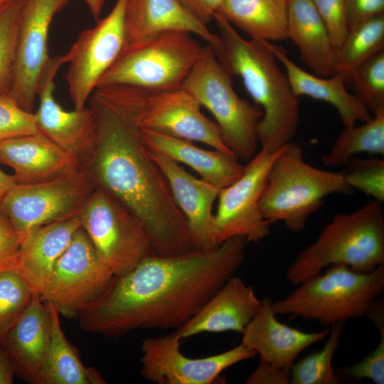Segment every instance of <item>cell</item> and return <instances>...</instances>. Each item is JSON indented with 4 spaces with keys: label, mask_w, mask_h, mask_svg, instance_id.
Returning <instances> with one entry per match:
<instances>
[{
    "label": "cell",
    "mask_w": 384,
    "mask_h": 384,
    "mask_svg": "<svg viewBox=\"0 0 384 384\" xmlns=\"http://www.w3.org/2000/svg\"><path fill=\"white\" fill-rule=\"evenodd\" d=\"M0 162L13 169L17 184L51 181L82 169L73 156L40 132L0 142Z\"/></svg>",
    "instance_id": "obj_21"
},
{
    "label": "cell",
    "mask_w": 384,
    "mask_h": 384,
    "mask_svg": "<svg viewBox=\"0 0 384 384\" xmlns=\"http://www.w3.org/2000/svg\"><path fill=\"white\" fill-rule=\"evenodd\" d=\"M97 21L101 14L105 0H83Z\"/></svg>",
    "instance_id": "obj_46"
},
{
    "label": "cell",
    "mask_w": 384,
    "mask_h": 384,
    "mask_svg": "<svg viewBox=\"0 0 384 384\" xmlns=\"http://www.w3.org/2000/svg\"><path fill=\"white\" fill-rule=\"evenodd\" d=\"M11 1H12V0H0V7H1L2 6H4V4L9 3Z\"/></svg>",
    "instance_id": "obj_47"
},
{
    "label": "cell",
    "mask_w": 384,
    "mask_h": 384,
    "mask_svg": "<svg viewBox=\"0 0 384 384\" xmlns=\"http://www.w3.org/2000/svg\"><path fill=\"white\" fill-rule=\"evenodd\" d=\"M353 191L341 172L309 164L301 147L290 142L271 166L260 206L270 224L282 222L289 231L299 233L325 198L333 194L351 196Z\"/></svg>",
    "instance_id": "obj_7"
},
{
    "label": "cell",
    "mask_w": 384,
    "mask_h": 384,
    "mask_svg": "<svg viewBox=\"0 0 384 384\" xmlns=\"http://www.w3.org/2000/svg\"><path fill=\"white\" fill-rule=\"evenodd\" d=\"M213 19L219 43L213 49L227 72L238 76L262 117L257 134L262 149L275 152L291 142L299 119V99L267 42L244 38L220 13Z\"/></svg>",
    "instance_id": "obj_3"
},
{
    "label": "cell",
    "mask_w": 384,
    "mask_h": 384,
    "mask_svg": "<svg viewBox=\"0 0 384 384\" xmlns=\"http://www.w3.org/2000/svg\"><path fill=\"white\" fill-rule=\"evenodd\" d=\"M334 265L368 273L384 265L383 203L370 200L350 213H338L289 265L286 278L294 285Z\"/></svg>",
    "instance_id": "obj_4"
},
{
    "label": "cell",
    "mask_w": 384,
    "mask_h": 384,
    "mask_svg": "<svg viewBox=\"0 0 384 384\" xmlns=\"http://www.w3.org/2000/svg\"><path fill=\"white\" fill-rule=\"evenodd\" d=\"M324 270L284 298L272 301L274 314L316 321L323 326L370 317L384 291V265L368 273L343 265Z\"/></svg>",
    "instance_id": "obj_6"
},
{
    "label": "cell",
    "mask_w": 384,
    "mask_h": 384,
    "mask_svg": "<svg viewBox=\"0 0 384 384\" xmlns=\"http://www.w3.org/2000/svg\"><path fill=\"white\" fill-rule=\"evenodd\" d=\"M14 371L4 351L0 348V384L13 383Z\"/></svg>",
    "instance_id": "obj_44"
},
{
    "label": "cell",
    "mask_w": 384,
    "mask_h": 384,
    "mask_svg": "<svg viewBox=\"0 0 384 384\" xmlns=\"http://www.w3.org/2000/svg\"><path fill=\"white\" fill-rule=\"evenodd\" d=\"M89 100L96 119L97 137L93 154L85 169L95 186L139 219L156 255L194 250L186 220L137 130L94 95Z\"/></svg>",
    "instance_id": "obj_2"
},
{
    "label": "cell",
    "mask_w": 384,
    "mask_h": 384,
    "mask_svg": "<svg viewBox=\"0 0 384 384\" xmlns=\"http://www.w3.org/2000/svg\"><path fill=\"white\" fill-rule=\"evenodd\" d=\"M137 130L147 149L178 164H186L198 174L201 179L220 188L233 183L243 172L244 166L233 155L216 149H204L191 141L168 134Z\"/></svg>",
    "instance_id": "obj_26"
},
{
    "label": "cell",
    "mask_w": 384,
    "mask_h": 384,
    "mask_svg": "<svg viewBox=\"0 0 384 384\" xmlns=\"http://www.w3.org/2000/svg\"><path fill=\"white\" fill-rule=\"evenodd\" d=\"M35 294L16 270L0 272V340Z\"/></svg>",
    "instance_id": "obj_35"
},
{
    "label": "cell",
    "mask_w": 384,
    "mask_h": 384,
    "mask_svg": "<svg viewBox=\"0 0 384 384\" xmlns=\"http://www.w3.org/2000/svg\"><path fill=\"white\" fill-rule=\"evenodd\" d=\"M267 45L283 66L297 96H306L331 105L344 127H353L357 122H365L372 117L362 100L347 90L343 75L335 73L330 77H321L309 73L296 65L281 46L270 42Z\"/></svg>",
    "instance_id": "obj_25"
},
{
    "label": "cell",
    "mask_w": 384,
    "mask_h": 384,
    "mask_svg": "<svg viewBox=\"0 0 384 384\" xmlns=\"http://www.w3.org/2000/svg\"><path fill=\"white\" fill-rule=\"evenodd\" d=\"M127 1L117 0L95 26L81 31L65 53L69 64L65 79L76 109L85 107L100 80L126 46Z\"/></svg>",
    "instance_id": "obj_13"
},
{
    "label": "cell",
    "mask_w": 384,
    "mask_h": 384,
    "mask_svg": "<svg viewBox=\"0 0 384 384\" xmlns=\"http://www.w3.org/2000/svg\"><path fill=\"white\" fill-rule=\"evenodd\" d=\"M23 238L8 218L0 213V272L16 271L18 250Z\"/></svg>",
    "instance_id": "obj_40"
},
{
    "label": "cell",
    "mask_w": 384,
    "mask_h": 384,
    "mask_svg": "<svg viewBox=\"0 0 384 384\" xmlns=\"http://www.w3.org/2000/svg\"><path fill=\"white\" fill-rule=\"evenodd\" d=\"M377 347L358 363L338 370L344 377L353 380L369 379L375 384L384 383V328L380 329Z\"/></svg>",
    "instance_id": "obj_39"
},
{
    "label": "cell",
    "mask_w": 384,
    "mask_h": 384,
    "mask_svg": "<svg viewBox=\"0 0 384 384\" xmlns=\"http://www.w3.org/2000/svg\"><path fill=\"white\" fill-rule=\"evenodd\" d=\"M95 188L85 169L51 181L16 183L4 198L0 213L24 237L43 225L78 215Z\"/></svg>",
    "instance_id": "obj_11"
},
{
    "label": "cell",
    "mask_w": 384,
    "mask_h": 384,
    "mask_svg": "<svg viewBox=\"0 0 384 384\" xmlns=\"http://www.w3.org/2000/svg\"><path fill=\"white\" fill-rule=\"evenodd\" d=\"M341 171L347 185L373 200L384 201V161L378 157H351Z\"/></svg>",
    "instance_id": "obj_36"
},
{
    "label": "cell",
    "mask_w": 384,
    "mask_h": 384,
    "mask_svg": "<svg viewBox=\"0 0 384 384\" xmlns=\"http://www.w3.org/2000/svg\"><path fill=\"white\" fill-rule=\"evenodd\" d=\"M289 0H223L218 12L250 38L270 42L287 38Z\"/></svg>",
    "instance_id": "obj_28"
},
{
    "label": "cell",
    "mask_w": 384,
    "mask_h": 384,
    "mask_svg": "<svg viewBox=\"0 0 384 384\" xmlns=\"http://www.w3.org/2000/svg\"><path fill=\"white\" fill-rule=\"evenodd\" d=\"M81 226L79 215L40 228L26 234L21 243L16 271L35 294L47 288L55 265Z\"/></svg>",
    "instance_id": "obj_24"
},
{
    "label": "cell",
    "mask_w": 384,
    "mask_h": 384,
    "mask_svg": "<svg viewBox=\"0 0 384 384\" xmlns=\"http://www.w3.org/2000/svg\"><path fill=\"white\" fill-rule=\"evenodd\" d=\"M231 77L213 48L206 46L182 88L212 114L224 143L234 156L249 161L257 152V129L262 111L238 96Z\"/></svg>",
    "instance_id": "obj_8"
},
{
    "label": "cell",
    "mask_w": 384,
    "mask_h": 384,
    "mask_svg": "<svg viewBox=\"0 0 384 384\" xmlns=\"http://www.w3.org/2000/svg\"><path fill=\"white\" fill-rule=\"evenodd\" d=\"M68 0H23L9 95L33 112L38 87L50 58L48 41L52 21Z\"/></svg>",
    "instance_id": "obj_16"
},
{
    "label": "cell",
    "mask_w": 384,
    "mask_h": 384,
    "mask_svg": "<svg viewBox=\"0 0 384 384\" xmlns=\"http://www.w3.org/2000/svg\"><path fill=\"white\" fill-rule=\"evenodd\" d=\"M363 153L384 155V111L359 127H343L321 161L326 166L343 167L351 157Z\"/></svg>",
    "instance_id": "obj_30"
},
{
    "label": "cell",
    "mask_w": 384,
    "mask_h": 384,
    "mask_svg": "<svg viewBox=\"0 0 384 384\" xmlns=\"http://www.w3.org/2000/svg\"><path fill=\"white\" fill-rule=\"evenodd\" d=\"M199 21L208 25L214 17L223 0H178Z\"/></svg>",
    "instance_id": "obj_43"
},
{
    "label": "cell",
    "mask_w": 384,
    "mask_h": 384,
    "mask_svg": "<svg viewBox=\"0 0 384 384\" xmlns=\"http://www.w3.org/2000/svg\"><path fill=\"white\" fill-rule=\"evenodd\" d=\"M282 148L275 152L261 148L244 166L242 175L221 188L214 213L216 246L234 237L256 242L269 235L271 224L264 218L260 203L271 166Z\"/></svg>",
    "instance_id": "obj_12"
},
{
    "label": "cell",
    "mask_w": 384,
    "mask_h": 384,
    "mask_svg": "<svg viewBox=\"0 0 384 384\" xmlns=\"http://www.w3.org/2000/svg\"><path fill=\"white\" fill-rule=\"evenodd\" d=\"M125 26V47L169 31L189 33L213 49L219 43L218 33L212 32L178 0H127Z\"/></svg>",
    "instance_id": "obj_23"
},
{
    "label": "cell",
    "mask_w": 384,
    "mask_h": 384,
    "mask_svg": "<svg viewBox=\"0 0 384 384\" xmlns=\"http://www.w3.org/2000/svg\"><path fill=\"white\" fill-rule=\"evenodd\" d=\"M287 38L297 47L303 62L314 75L335 74V49L312 0H289Z\"/></svg>",
    "instance_id": "obj_27"
},
{
    "label": "cell",
    "mask_w": 384,
    "mask_h": 384,
    "mask_svg": "<svg viewBox=\"0 0 384 384\" xmlns=\"http://www.w3.org/2000/svg\"><path fill=\"white\" fill-rule=\"evenodd\" d=\"M383 48L384 14L351 26L335 52V73H341L347 80L353 70Z\"/></svg>",
    "instance_id": "obj_31"
},
{
    "label": "cell",
    "mask_w": 384,
    "mask_h": 384,
    "mask_svg": "<svg viewBox=\"0 0 384 384\" xmlns=\"http://www.w3.org/2000/svg\"><path fill=\"white\" fill-rule=\"evenodd\" d=\"M113 277L80 226L58 260L50 281L40 297L60 314L78 316L105 292Z\"/></svg>",
    "instance_id": "obj_14"
},
{
    "label": "cell",
    "mask_w": 384,
    "mask_h": 384,
    "mask_svg": "<svg viewBox=\"0 0 384 384\" xmlns=\"http://www.w3.org/2000/svg\"><path fill=\"white\" fill-rule=\"evenodd\" d=\"M182 338L175 332L142 341L141 375L157 384H212L227 368L252 359L257 353L242 343L203 358H189L181 351Z\"/></svg>",
    "instance_id": "obj_15"
},
{
    "label": "cell",
    "mask_w": 384,
    "mask_h": 384,
    "mask_svg": "<svg viewBox=\"0 0 384 384\" xmlns=\"http://www.w3.org/2000/svg\"><path fill=\"white\" fill-rule=\"evenodd\" d=\"M65 63V54L50 58L38 87L39 104L33 115L38 131L73 156L85 169L95 148L96 119L90 107L68 111L56 101L55 78Z\"/></svg>",
    "instance_id": "obj_17"
},
{
    "label": "cell",
    "mask_w": 384,
    "mask_h": 384,
    "mask_svg": "<svg viewBox=\"0 0 384 384\" xmlns=\"http://www.w3.org/2000/svg\"><path fill=\"white\" fill-rule=\"evenodd\" d=\"M80 225L114 277L156 255L144 224L117 200L97 187L83 205Z\"/></svg>",
    "instance_id": "obj_10"
},
{
    "label": "cell",
    "mask_w": 384,
    "mask_h": 384,
    "mask_svg": "<svg viewBox=\"0 0 384 384\" xmlns=\"http://www.w3.org/2000/svg\"><path fill=\"white\" fill-rule=\"evenodd\" d=\"M148 151L165 176L173 198L186 220L193 248L209 250L217 247L213 240V208L221 188L196 178L170 158Z\"/></svg>",
    "instance_id": "obj_18"
},
{
    "label": "cell",
    "mask_w": 384,
    "mask_h": 384,
    "mask_svg": "<svg viewBox=\"0 0 384 384\" xmlns=\"http://www.w3.org/2000/svg\"><path fill=\"white\" fill-rule=\"evenodd\" d=\"M51 334L47 304L34 294L0 343L14 373L23 380L39 384Z\"/></svg>",
    "instance_id": "obj_19"
},
{
    "label": "cell",
    "mask_w": 384,
    "mask_h": 384,
    "mask_svg": "<svg viewBox=\"0 0 384 384\" xmlns=\"http://www.w3.org/2000/svg\"><path fill=\"white\" fill-rule=\"evenodd\" d=\"M203 46L193 35L169 31L126 46L97 85L174 90L182 85Z\"/></svg>",
    "instance_id": "obj_9"
},
{
    "label": "cell",
    "mask_w": 384,
    "mask_h": 384,
    "mask_svg": "<svg viewBox=\"0 0 384 384\" xmlns=\"http://www.w3.org/2000/svg\"><path fill=\"white\" fill-rule=\"evenodd\" d=\"M272 309V300H261L260 308L242 332V341L255 351L260 360L277 367L290 369L305 349L325 339L330 329L305 332L279 321Z\"/></svg>",
    "instance_id": "obj_20"
},
{
    "label": "cell",
    "mask_w": 384,
    "mask_h": 384,
    "mask_svg": "<svg viewBox=\"0 0 384 384\" xmlns=\"http://www.w3.org/2000/svg\"><path fill=\"white\" fill-rule=\"evenodd\" d=\"M290 369L277 367L260 360L255 370L248 376L247 384H288L290 383Z\"/></svg>",
    "instance_id": "obj_41"
},
{
    "label": "cell",
    "mask_w": 384,
    "mask_h": 384,
    "mask_svg": "<svg viewBox=\"0 0 384 384\" xmlns=\"http://www.w3.org/2000/svg\"><path fill=\"white\" fill-rule=\"evenodd\" d=\"M246 242L234 237L209 250L146 258L80 312L81 328L110 336L178 329L242 265Z\"/></svg>",
    "instance_id": "obj_1"
},
{
    "label": "cell",
    "mask_w": 384,
    "mask_h": 384,
    "mask_svg": "<svg viewBox=\"0 0 384 384\" xmlns=\"http://www.w3.org/2000/svg\"><path fill=\"white\" fill-rule=\"evenodd\" d=\"M343 324L331 326L323 348L295 361L290 368L292 384H339L341 380L332 366L333 357L338 346Z\"/></svg>",
    "instance_id": "obj_32"
},
{
    "label": "cell",
    "mask_w": 384,
    "mask_h": 384,
    "mask_svg": "<svg viewBox=\"0 0 384 384\" xmlns=\"http://www.w3.org/2000/svg\"><path fill=\"white\" fill-rule=\"evenodd\" d=\"M92 94L138 130L201 142L234 156L224 143L215 122L201 112L198 102L182 87L148 90L105 85L97 87Z\"/></svg>",
    "instance_id": "obj_5"
},
{
    "label": "cell",
    "mask_w": 384,
    "mask_h": 384,
    "mask_svg": "<svg viewBox=\"0 0 384 384\" xmlns=\"http://www.w3.org/2000/svg\"><path fill=\"white\" fill-rule=\"evenodd\" d=\"M336 49L348 32L347 0H312Z\"/></svg>",
    "instance_id": "obj_38"
},
{
    "label": "cell",
    "mask_w": 384,
    "mask_h": 384,
    "mask_svg": "<svg viewBox=\"0 0 384 384\" xmlns=\"http://www.w3.org/2000/svg\"><path fill=\"white\" fill-rule=\"evenodd\" d=\"M22 2L12 0L0 7V93L11 87Z\"/></svg>",
    "instance_id": "obj_34"
},
{
    "label": "cell",
    "mask_w": 384,
    "mask_h": 384,
    "mask_svg": "<svg viewBox=\"0 0 384 384\" xmlns=\"http://www.w3.org/2000/svg\"><path fill=\"white\" fill-rule=\"evenodd\" d=\"M346 81L372 114L384 111V50L353 70Z\"/></svg>",
    "instance_id": "obj_33"
},
{
    "label": "cell",
    "mask_w": 384,
    "mask_h": 384,
    "mask_svg": "<svg viewBox=\"0 0 384 384\" xmlns=\"http://www.w3.org/2000/svg\"><path fill=\"white\" fill-rule=\"evenodd\" d=\"M46 304L50 314L51 334L39 384L106 383L99 372L83 365L63 331L59 311Z\"/></svg>",
    "instance_id": "obj_29"
},
{
    "label": "cell",
    "mask_w": 384,
    "mask_h": 384,
    "mask_svg": "<svg viewBox=\"0 0 384 384\" xmlns=\"http://www.w3.org/2000/svg\"><path fill=\"white\" fill-rule=\"evenodd\" d=\"M38 132L33 112L23 109L9 93H0V142Z\"/></svg>",
    "instance_id": "obj_37"
},
{
    "label": "cell",
    "mask_w": 384,
    "mask_h": 384,
    "mask_svg": "<svg viewBox=\"0 0 384 384\" xmlns=\"http://www.w3.org/2000/svg\"><path fill=\"white\" fill-rule=\"evenodd\" d=\"M348 29L363 21L384 14V0H347Z\"/></svg>",
    "instance_id": "obj_42"
},
{
    "label": "cell",
    "mask_w": 384,
    "mask_h": 384,
    "mask_svg": "<svg viewBox=\"0 0 384 384\" xmlns=\"http://www.w3.org/2000/svg\"><path fill=\"white\" fill-rule=\"evenodd\" d=\"M16 184L13 175H9L0 169V207L6 193Z\"/></svg>",
    "instance_id": "obj_45"
},
{
    "label": "cell",
    "mask_w": 384,
    "mask_h": 384,
    "mask_svg": "<svg viewBox=\"0 0 384 384\" xmlns=\"http://www.w3.org/2000/svg\"><path fill=\"white\" fill-rule=\"evenodd\" d=\"M260 300L238 277L228 279L185 324L174 331L182 338L202 333H241L257 312Z\"/></svg>",
    "instance_id": "obj_22"
}]
</instances>
